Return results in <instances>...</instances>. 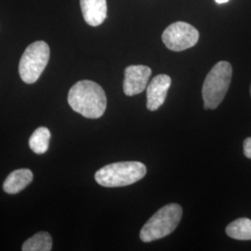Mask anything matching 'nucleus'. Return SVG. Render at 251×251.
Masks as SVG:
<instances>
[{
  "mask_svg": "<svg viewBox=\"0 0 251 251\" xmlns=\"http://www.w3.org/2000/svg\"><path fill=\"white\" fill-rule=\"evenodd\" d=\"M68 103L81 116L97 119L104 114L107 99L104 90L99 84L93 81L81 80L69 90Z\"/></svg>",
  "mask_w": 251,
  "mask_h": 251,
  "instance_id": "obj_1",
  "label": "nucleus"
},
{
  "mask_svg": "<svg viewBox=\"0 0 251 251\" xmlns=\"http://www.w3.org/2000/svg\"><path fill=\"white\" fill-rule=\"evenodd\" d=\"M145 174L146 167L141 162H117L100 169L95 179L103 187H123L139 181Z\"/></svg>",
  "mask_w": 251,
  "mask_h": 251,
  "instance_id": "obj_2",
  "label": "nucleus"
},
{
  "mask_svg": "<svg viewBox=\"0 0 251 251\" xmlns=\"http://www.w3.org/2000/svg\"><path fill=\"white\" fill-rule=\"evenodd\" d=\"M182 208L179 204L171 203L161 207L148 220L141 230L143 242H152L171 234L179 225Z\"/></svg>",
  "mask_w": 251,
  "mask_h": 251,
  "instance_id": "obj_3",
  "label": "nucleus"
},
{
  "mask_svg": "<svg viewBox=\"0 0 251 251\" xmlns=\"http://www.w3.org/2000/svg\"><path fill=\"white\" fill-rule=\"evenodd\" d=\"M233 75L231 63L222 61L216 63L209 71L202 88L205 109L218 107L229 90Z\"/></svg>",
  "mask_w": 251,
  "mask_h": 251,
  "instance_id": "obj_4",
  "label": "nucleus"
},
{
  "mask_svg": "<svg viewBox=\"0 0 251 251\" xmlns=\"http://www.w3.org/2000/svg\"><path fill=\"white\" fill-rule=\"evenodd\" d=\"M50 54V47L44 41H36L28 46L19 64L22 80L26 84L38 80L49 63Z\"/></svg>",
  "mask_w": 251,
  "mask_h": 251,
  "instance_id": "obj_5",
  "label": "nucleus"
},
{
  "mask_svg": "<svg viewBox=\"0 0 251 251\" xmlns=\"http://www.w3.org/2000/svg\"><path fill=\"white\" fill-rule=\"evenodd\" d=\"M198 29L184 22H176L167 27L162 34V41L172 51H182L197 45Z\"/></svg>",
  "mask_w": 251,
  "mask_h": 251,
  "instance_id": "obj_6",
  "label": "nucleus"
},
{
  "mask_svg": "<svg viewBox=\"0 0 251 251\" xmlns=\"http://www.w3.org/2000/svg\"><path fill=\"white\" fill-rule=\"evenodd\" d=\"M152 70L145 65H129L125 69L123 90L126 96H134L146 90Z\"/></svg>",
  "mask_w": 251,
  "mask_h": 251,
  "instance_id": "obj_7",
  "label": "nucleus"
},
{
  "mask_svg": "<svg viewBox=\"0 0 251 251\" xmlns=\"http://www.w3.org/2000/svg\"><path fill=\"white\" fill-rule=\"evenodd\" d=\"M171 85V76L168 75H158L148 83L146 106L149 111H155L160 108L166 100Z\"/></svg>",
  "mask_w": 251,
  "mask_h": 251,
  "instance_id": "obj_8",
  "label": "nucleus"
},
{
  "mask_svg": "<svg viewBox=\"0 0 251 251\" xmlns=\"http://www.w3.org/2000/svg\"><path fill=\"white\" fill-rule=\"evenodd\" d=\"M85 22L90 26H99L107 16L106 0H80Z\"/></svg>",
  "mask_w": 251,
  "mask_h": 251,
  "instance_id": "obj_9",
  "label": "nucleus"
},
{
  "mask_svg": "<svg viewBox=\"0 0 251 251\" xmlns=\"http://www.w3.org/2000/svg\"><path fill=\"white\" fill-rule=\"evenodd\" d=\"M34 175L28 169L12 171L3 184V190L9 195H16L32 182Z\"/></svg>",
  "mask_w": 251,
  "mask_h": 251,
  "instance_id": "obj_10",
  "label": "nucleus"
},
{
  "mask_svg": "<svg viewBox=\"0 0 251 251\" xmlns=\"http://www.w3.org/2000/svg\"><path fill=\"white\" fill-rule=\"evenodd\" d=\"M226 233L236 240H251V220L240 218L226 227Z\"/></svg>",
  "mask_w": 251,
  "mask_h": 251,
  "instance_id": "obj_11",
  "label": "nucleus"
},
{
  "mask_svg": "<svg viewBox=\"0 0 251 251\" xmlns=\"http://www.w3.org/2000/svg\"><path fill=\"white\" fill-rule=\"evenodd\" d=\"M50 131L45 126L36 128L29 139V146L31 150L38 154L45 153L50 146Z\"/></svg>",
  "mask_w": 251,
  "mask_h": 251,
  "instance_id": "obj_12",
  "label": "nucleus"
},
{
  "mask_svg": "<svg viewBox=\"0 0 251 251\" xmlns=\"http://www.w3.org/2000/svg\"><path fill=\"white\" fill-rule=\"evenodd\" d=\"M52 249V239L47 232H40L33 235L24 243L23 251H50Z\"/></svg>",
  "mask_w": 251,
  "mask_h": 251,
  "instance_id": "obj_13",
  "label": "nucleus"
},
{
  "mask_svg": "<svg viewBox=\"0 0 251 251\" xmlns=\"http://www.w3.org/2000/svg\"><path fill=\"white\" fill-rule=\"evenodd\" d=\"M243 147H244V153H245V155H246L248 158L251 159V137L247 138V139L244 141Z\"/></svg>",
  "mask_w": 251,
  "mask_h": 251,
  "instance_id": "obj_14",
  "label": "nucleus"
},
{
  "mask_svg": "<svg viewBox=\"0 0 251 251\" xmlns=\"http://www.w3.org/2000/svg\"><path fill=\"white\" fill-rule=\"evenodd\" d=\"M216 3H218V4H225V3H227L229 0H215Z\"/></svg>",
  "mask_w": 251,
  "mask_h": 251,
  "instance_id": "obj_15",
  "label": "nucleus"
},
{
  "mask_svg": "<svg viewBox=\"0 0 251 251\" xmlns=\"http://www.w3.org/2000/svg\"></svg>",
  "mask_w": 251,
  "mask_h": 251,
  "instance_id": "obj_16",
  "label": "nucleus"
}]
</instances>
